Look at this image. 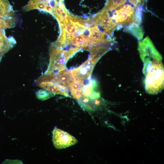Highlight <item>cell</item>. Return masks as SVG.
Instances as JSON below:
<instances>
[{
    "instance_id": "2e32d148",
    "label": "cell",
    "mask_w": 164,
    "mask_h": 164,
    "mask_svg": "<svg viewBox=\"0 0 164 164\" xmlns=\"http://www.w3.org/2000/svg\"><path fill=\"white\" fill-rule=\"evenodd\" d=\"M129 2L133 4L135 7H136L138 3H141L142 0H128Z\"/></svg>"
},
{
    "instance_id": "8992f818",
    "label": "cell",
    "mask_w": 164,
    "mask_h": 164,
    "mask_svg": "<svg viewBox=\"0 0 164 164\" xmlns=\"http://www.w3.org/2000/svg\"><path fill=\"white\" fill-rule=\"evenodd\" d=\"M134 8L130 5H126L114 13L112 19L116 23L122 26H128L134 22L135 18Z\"/></svg>"
},
{
    "instance_id": "3957f363",
    "label": "cell",
    "mask_w": 164,
    "mask_h": 164,
    "mask_svg": "<svg viewBox=\"0 0 164 164\" xmlns=\"http://www.w3.org/2000/svg\"><path fill=\"white\" fill-rule=\"evenodd\" d=\"M49 81L67 87H70L74 82L72 76L69 71L66 70L56 73L43 75L35 81L36 83Z\"/></svg>"
},
{
    "instance_id": "30bf717a",
    "label": "cell",
    "mask_w": 164,
    "mask_h": 164,
    "mask_svg": "<svg viewBox=\"0 0 164 164\" xmlns=\"http://www.w3.org/2000/svg\"><path fill=\"white\" fill-rule=\"evenodd\" d=\"M12 6L8 0H0V18L11 19H16Z\"/></svg>"
},
{
    "instance_id": "5bb4252c",
    "label": "cell",
    "mask_w": 164,
    "mask_h": 164,
    "mask_svg": "<svg viewBox=\"0 0 164 164\" xmlns=\"http://www.w3.org/2000/svg\"><path fill=\"white\" fill-rule=\"evenodd\" d=\"M16 21V19H7L0 18V29L13 27Z\"/></svg>"
},
{
    "instance_id": "4fadbf2b",
    "label": "cell",
    "mask_w": 164,
    "mask_h": 164,
    "mask_svg": "<svg viewBox=\"0 0 164 164\" xmlns=\"http://www.w3.org/2000/svg\"><path fill=\"white\" fill-rule=\"evenodd\" d=\"M37 97L42 101L46 100L54 97L55 94L45 89H41L36 93Z\"/></svg>"
},
{
    "instance_id": "5b68a950",
    "label": "cell",
    "mask_w": 164,
    "mask_h": 164,
    "mask_svg": "<svg viewBox=\"0 0 164 164\" xmlns=\"http://www.w3.org/2000/svg\"><path fill=\"white\" fill-rule=\"evenodd\" d=\"M97 61L90 57L82 65L71 70L70 73L74 81L81 84L84 80L91 79L93 69Z\"/></svg>"
},
{
    "instance_id": "9a60e30c",
    "label": "cell",
    "mask_w": 164,
    "mask_h": 164,
    "mask_svg": "<svg viewBox=\"0 0 164 164\" xmlns=\"http://www.w3.org/2000/svg\"><path fill=\"white\" fill-rule=\"evenodd\" d=\"M126 0H108L106 6L109 10L112 11L122 5Z\"/></svg>"
},
{
    "instance_id": "52a82bcc",
    "label": "cell",
    "mask_w": 164,
    "mask_h": 164,
    "mask_svg": "<svg viewBox=\"0 0 164 164\" xmlns=\"http://www.w3.org/2000/svg\"><path fill=\"white\" fill-rule=\"evenodd\" d=\"M53 142L57 149L65 148L76 144L77 140L68 133L55 128L53 131Z\"/></svg>"
},
{
    "instance_id": "8fae6325",
    "label": "cell",
    "mask_w": 164,
    "mask_h": 164,
    "mask_svg": "<svg viewBox=\"0 0 164 164\" xmlns=\"http://www.w3.org/2000/svg\"><path fill=\"white\" fill-rule=\"evenodd\" d=\"M96 86V81L91 79L89 84L82 87L83 95L92 99L98 98L99 93L94 91Z\"/></svg>"
},
{
    "instance_id": "277c9868",
    "label": "cell",
    "mask_w": 164,
    "mask_h": 164,
    "mask_svg": "<svg viewBox=\"0 0 164 164\" xmlns=\"http://www.w3.org/2000/svg\"><path fill=\"white\" fill-rule=\"evenodd\" d=\"M92 19L101 31H104L109 36L112 35L117 27V24L110 16L109 11L106 6Z\"/></svg>"
},
{
    "instance_id": "7c38bea8",
    "label": "cell",
    "mask_w": 164,
    "mask_h": 164,
    "mask_svg": "<svg viewBox=\"0 0 164 164\" xmlns=\"http://www.w3.org/2000/svg\"><path fill=\"white\" fill-rule=\"evenodd\" d=\"M77 102L82 108L85 110L92 111L97 109L94 100L84 95L77 100Z\"/></svg>"
},
{
    "instance_id": "6da1fadb",
    "label": "cell",
    "mask_w": 164,
    "mask_h": 164,
    "mask_svg": "<svg viewBox=\"0 0 164 164\" xmlns=\"http://www.w3.org/2000/svg\"><path fill=\"white\" fill-rule=\"evenodd\" d=\"M80 49L79 48H73L67 50L51 46L50 50L49 64L43 75L56 73L65 70L68 60Z\"/></svg>"
},
{
    "instance_id": "7a4b0ae2",
    "label": "cell",
    "mask_w": 164,
    "mask_h": 164,
    "mask_svg": "<svg viewBox=\"0 0 164 164\" xmlns=\"http://www.w3.org/2000/svg\"><path fill=\"white\" fill-rule=\"evenodd\" d=\"M162 64L160 61L154 60L148 68L145 79V88L149 94H156L163 88L164 70Z\"/></svg>"
},
{
    "instance_id": "e0dca14e",
    "label": "cell",
    "mask_w": 164,
    "mask_h": 164,
    "mask_svg": "<svg viewBox=\"0 0 164 164\" xmlns=\"http://www.w3.org/2000/svg\"><path fill=\"white\" fill-rule=\"evenodd\" d=\"M2 57V56H0V61L1 60Z\"/></svg>"
},
{
    "instance_id": "9c48e42d",
    "label": "cell",
    "mask_w": 164,
    "mask_h": 164,
    "mask_svg": "<svg viewBox=\"0 0 164 164\" xmlns=\"http://www.w3.org/2000/svg\"><path fill=\"white\" fill-rule=\"evenodd\" d=\"M16 43L13 37H7L4 29H0V56H2L12 48Z\"/></svg>"
},
{
    "instance_id": "ba28073f",
    "label": "cell",
    "mask_w": 164,
    "mask_h": 164,
    "mask_svg": "<svg viewBox=\"0 0 164 164\" xmlns=\"http://www.w3.org/2000/svg\"><path fill=\"white\" fill-rule=\"evenodd\" d=\"M37 86L50 91L66 97H70L67 87L49 81L42 82L35 84Z\"/></svg>"
}]
</instances>
